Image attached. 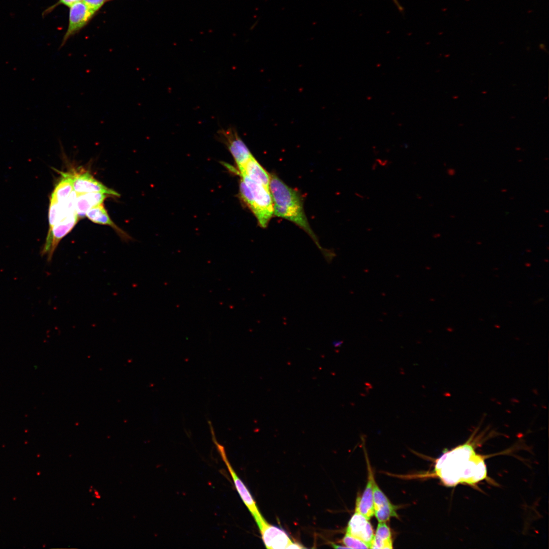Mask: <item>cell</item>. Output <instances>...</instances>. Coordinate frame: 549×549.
I'll return each mask as SVG.
<instances>
[{"mask_svg": "<svg viewBox=\"0 0 549 549\" xmlns=\"http://www.w3.org/2000/svg\"><path fill=\"white\" fill-rule=\"evenodd\" d=\"M476 440L473 434L467 442L445 452L436 461L435 474L444 484L473 485L486 478L484 458L475 450Z\"/></svg>", "mask_w": 549, "mask_h": 549, "instance_id": "1", "label": "cell"}, {"mask_svg": "<svg viewBox=\"0 0 549 549\" xmlns=\"http://www.w3.org/2000/svg\"><path fill=\"white\" fill-rule=\"evenodd\" d=\"M269 190L273 201V215L299 227L313 239L319 249L322 250L308 221L299 193L274 174H270Z\"/></svg>", "mask_w": 549, "mask_h": 549, "instance_id": "2", "label": "cell"}, {"mask_svg": "<svg viewBox=\"0 0 549 549\" xmlns=\"http://www.w3.org/2000/svg\"><path fill=\"white\" fill-rule=\"evenodd\" d=\"M240 176L241 199L252 211L262 228H266L273 215L272 196L269 189L243 173Z\"/></svg>", "mask_w": 549, "mask_h": 549, "instance_id": "3", "label": "cell"}, {"mask_svg": "<svg viewBox=\"0 0 549 549\" xmlns=\"http://www.w3.org/2000/svg\"><path fill=\"white\" fill-rule=\"evenodd\" d=\"M210 432L213 441L216 446L217 449L220 453L222 460L224 462L229 471L238 494L243 503L251 513L252 516L254 517L256 524H258L260 522L264 520V518L260 512L256 502L250 494V491L233 469L228 459L224 447L217 441L215 435L214 430H211Z\"/></svg>", "mask_w": 549, "mask_h": 549, "instance_id": "4", "label": "cell"}, {"mask_svg": "<svg viewBox=\"0 0 549 549\" xmlns=\"http://www.w3.org/2000/svg\"><path fill=\"white\" fill-rule=\"evenodd\" d=\"M78 220L76 212H73L49 229L45 242L40 252L41 256H47L48 262L51 261L60 240L72 230Z\"/></svg>", "mask_w": 549, "mask_h": 549, "instance_id": "5", "label": "cell"}, {"mask_svg": "<svg viewBox=\"0 0 549 549\" xmlns=\"http://www.w3.org/2000/svg\"><path fill=\"white\" fill-rule=\"evenodd\" d=\"M217 136L227 147L235 160L237 169L243 167L253 156L234 127L220 129L217 132Z\"/></svg>", "mask_w": 549, "mask_h": 549, "instance_id": "6", "label": "cell"}, {"mask_svg": "<svg viewBox=\"0 0 549 549\" xmlns=\"http://www.w3.org/2000/svg\"><path fill=\"white\" fill-rule=\"evenodd\" d=\"M96 13L83 1L71 5L70 7L68 26L60 47H62L69 38L83 28L92 19Z\"/></svg>", "mask_w": 549, "mask_h": 549, "instance_id": "7", "label": "cell"}, {"mask_svg": "<svg viewBox=\"0 0 549 549\" xmlns=\"http://www.w3.org/2000/svg\"><path fill=\"white\" fill-rule=\"evenodd\" d=\"M265 547L271 549L288 548L293 542L282 529L268 523L265 519L257 524Z\"/></svg>", "mask_w": 549, "mask_h": 549, "instance_id": "8", "label": "cell"}, {"mask_svg": "<svg viewBox=\"0 0 549 549\" xmlns=\"http://www.w3.org/2000/svg\"><path fill=\"white\" fill-rule=\"evenodd\" d=\"M73 187L76 194L98 192L114 196H119L117 192L97 180L88 172L73 173Z\"/></svg>", "mask_w": 549, "mask_h": 549, "instance_id": "9", "label": "cell"}, {"mask_svg": "<svg viewBox=\"0 0 549 549\" xmlns=\"http://www.w3.org/2000/svg\"><path fill=\"white\" fill-rule=\"evenodd\" d=\"M369 520L361 514L355 512L348 523L346 534L361 540L370 548L374 533Z\"/></svg>", "mask_w": 549, "mask_h": 549, "instance_id": "10", "label": "cell"}, {"mask_svg": "<svg viewBox=\"0 0 549 549\" xmlns=\"http://www.w3.org/2000/svg\"><path fill=\"white\" fill-rule=\"evenodd\" d=\"M368 478L365 488L361 497H357L355 511L370 520L374 514L373 503V484L375 481L373 473L367 459Z\"/></svg>", "mask_w": 549, "mask_h": 549, "instance_id": "11", "label": "cell"}, {"mask_svg": "<svg viewBox=\"0 0 549 549\" xmlns=\"http://www.w3.org/2000/svg\"><path fill=\"white\" fill-rule=\"evenodd\" d=\"M235 172L237 173H243L269 189L270 174L259 164L253 156L243 167L238 168Z\"/></svg>", "mask_w": 549, "mask_h": 549, "instance_id": "12", "label": "cell"}, {"mask_svg": "<svg viewBox=\"0 0 549 549\" xmlns=\"http://www.w3.org/2000/svg\"><path fill=\"white\" fill-rule=\"evenodd\" d=\"M107 195L98 192L76 194V212L78 219L84 218L90 209L103 203Z\"/></svg>", "mask_w": 549, "mask_h": 549, "instance_id": "13", "label": "cell"}, {"mask_svg": "<svg viewBox=\"0 0 549 549\" xmlns=\"http://www.w3.org/2000/svg\"><path fill=\"white\" fill-rule=\"evenodd\" d=\"M86 216L95 223L111 227L123 239L126 240L130 239V236L119 228L111 220L102 203L90 209L87 212Z\"/></svg>", "mask_w": 549, "mask_h": 549, "instance_id": "14", "label": "cell"}, {"mask_svg": "<svg viewBox=\"0 0 549 549\" xmlns=\"http://www.w3.org/2000/svg\"><path fill=\"white\" fill-rule=\"evenodd\" d=\"M62 177L50 196L59 203L65 202L74 191L73 173L60 172Z\"/></svg>", "mask_w": 549, "mask_h": 549, "instance_id": "15", "label": "cell"}, {"mask_svg": "<svg viewBox=\"0 0 549 549\" xmlns=\"http://www.w3.org/2000/svg\"><path fill=\"white\" fill-rule=\"evenodd\" d=\"M390 529L386 522H379L370 548H392Z\"/></svg>", "mask_w": 549, "mask_h": 549, "instance_id": "16", "label": "cell"}, {"mask_svg": "<svg viewBox=\"0 0 549 549\" xmlns=\"http://www.w3.org/2000/svg\"><path fill=\"white\" fill-rule=\"evenodd\" d=\"M342 543L347 548H369L368 545L361 540L346 533L342 539Z\"/></svg>", "mask_w": 549, "mask_h": 549, "instance_id": "17", "label": "cell"}, {"mask_svg": "<svg viewBox=\"0 0 549 549\" xmlns=\"http://www.w3.org/2000/svg\"><path fill=\"white\" fill-rule=\"evenodd\" d=\"M83 1V0H58V2L55 4L50 6L45 10L42 13V16L44 17L51 13L57 6L59 5H63L70 7L73 4Z\"/></svg>", "mask_w": 549, "mask_h": 549, "instance_id": "18", "label": "cell"}, {"mask_svg": "<svg viewBox=\"0 0 549 549\" xmlns=\"http://www.w3.org/2000/svg\"><path fill=\"white\" fill-rule=\"evenodd\" d=\"M112 0H83V2L95 12L99 11L107 2Z\"/></svg>", "mask_w": 549, "mask_h": 549, "instance_id": "19", "label": "cell"}, {"mask_svg": "<svg viewBox=\"0 0 549 549\" xmlns=\"http://www.w3.org/2000/svg\"><path fill=\"white\" fill-rule=\"evenodd\" d=\"M304 548V547L302 546L301 544H299L298 543H295V542H292L289 545V546L288 547V548Z\"/></svg>", "mask_w": 549, "mask_h": 549, "instance_id": "20", "label": "cell"}, {"mask_svg": "<svg viewBox=\"0 0 549 549\" xmlns=\"http://www.w3.org/2000/svg\"><path fill=\"white\" fill-rule=\"evenodd\" d=\"M392 1H393V2H394V4H395V5H396V6L397 7V8H398L399 9V10H400V11H403V7H402V6H401V5L400 4V3H399V2L398 1V0H392Z\"/></svg>", "mask_w": 549, "mask_h": 549, "instance_id": "21", "label": "cell"}, {"mask_svg": "<svg viewBox=\"0 0 549 549\" xmlns=\"http://www.w3.org/2000/svg\"><path fill=\"white\" fill-rule=\"evenodd\" d=\"M333 345H334V346H338V345H340V344H341V342H338H338H334L333 343Z\"/></svg>", "mask_w": 549, "mask_h": 549, "instance_id": "22", "label": "cell"}, {"mask_svg": "<svg viewBox=\"0 0 549 549\" xmlns=\"http://www.w3.org/2000/svg\"><path fill=\"white\" fill-rule=\"evenodd\" d=\"M525 265L527 267H530L531 266V264L530 263H526Z\"/></svg>", "mask_w": 549, "mask_h": 549, "instance_id": "23", "label": "cell"}, {"mask_svg": "<svg viewBox=\"0 0 549 549\" xmlns=\"http://www.w3.org/2000/svg\"><path fill=\"white\" fill-rule=\"evenodd\" d=\"M543 300V298H540L538 300L536 301V303H538L539 302L542 301V300Z\"/></svg>", "mask_w": 549, "mask_h": 549, "instance_id": "24", "label": "cell"}, {"mask_svg": "<svg viewBox=\"0 0 549 549\" xmlns=\"http://www.w3.org/2000/svg\"><path fill=\"white\" fill-rule=\"evenodd\" d=\"M465 1H470V0H465Z\"/></svg>", "mask_w": 549, "mask_h": 549, "instance_id": "25", "label": "cell"}]
</instances>
